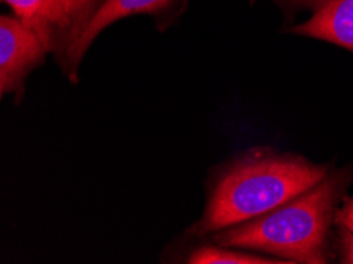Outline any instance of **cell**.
Wrapping results in <instances>:
<instances>
[{
	"label": "cell",
	"instance_id": "6da1fadb",
	"mask_svg": "<svg viewBox=\"0 0 353 264\" xmlns=\"http://www.w3.org/2000/svg\"><path fill=\"white\" fill-rule=\"evenodd\" d=\"M325 177V166L301 157L252 155L230 168L219 181L201 220V230L217 231L260 217L311 190Z\"/></svg>",
	"mask_w": 353,
	"mask_h": 264
},
{
	"label": "cell",
	"instance_id": "7a4b0ae2",
	"mask_svg": "<svg viewBox=\"0 0 353 264\" xmlns=\"http://www.w3.org/2000/svg\"><path fill=\"white\" fill-rule=\"evenodd\" d=\"M336 196L338 182L323 179L274 211L234 225L216 239L222 247L261 250L292 263L323 264L328 261L326 238Z\"/></svg>",
	"mask_w": 353,
	"mask_h": 264
},
{
	"label": "cell",
	"instance_id": "3957f363",
	"mask_svg": "<svg viewBox=\"0 0 353 264\" xmlns=\"http://www.w3.org/2000/svg\"><path fill=\"white\" fill-rule=\"evenodd\" d=\"M48 48L35 29L21 19L0 21V90L12 92L29 70L43 61Z\"/></svg>",
	"mask_w": 353,
	"mask_h": 264
},
{
	"label": "cell",
	"instance_id": "277c9868",
	"mask_svg": "<svg viewBox=\"0 0 353 264\" xmlns=\"http://www.w3.org/2000/svg\"><path fill=\"white\" fill-rule=\"evenodd\" d=\"M173 0H105L99 5L97 10L90 14L88 23L84 24L83 30L67 48V61L77 67L81 61L84 52L88 51L97 35L105 27L116 23L122 18L138 13H157L160 10L167 8Z\"/></svg>",
	"mask_w": 353,
	"mask_h": 264
},
{
	"label": "cell",
	"instance_id": "5b68a950",
	"mask_svg": "<svg viewBox=\"0 0 353 264\" xmlns=\"http://www.w3.org/2000/svg\"><path fill=\"white\" fill-rule=\"evenodd\" d=\"M293 34L334 43L353 52V0H328Z\"/></svg>",
	"mask_w": 353,
	"mask_h": 264
},
{
	"label": "cell",
	"instance_id": "8992f818",
	"mask_svg": "<svg viewBox=\"0 0 353 264\" xmlns=\"http://www.w3.org/2000/svg\"><path fill=\"white\" fill-rule=\"evenodd\" d=\"M97 3L99 0H46L43 23L51 37L52 30L61 32L68 48L83 30L90 14L97 10Z\"/></svg>",
	"mask_w": 353,
	"mask_h": 264
},
{
	"label": "cell",
	"instance_id": "52a82bcc",
	"mask_svg": "<svg viewBox=\"0 0 353 264\" xmlns=\"http://www.w3.org/2000/svg\"><path fill=\"white\" fill-rule=\"evenodd\" d=\"M187 263L190 264H282L288 261H277L271 258H261L239 253L234 250L216 249V247H203L192 253Z\"/></svg>",
	"mask_w": 353,
	"mask_h": 264
},
{
	"label": "cell",
	"instance_id": "ba28073f",
	"mask_svg": "<svg viewBox=\"0 0 353 264\" xmlns=\"http://www.w3.org/2000/svg\"><path fill=\"white\" fill-rule=\"evenodd\" d=\"M3 2H7L14 10L18 19L39 32L41 40L45 41L46 48L50 50L52 45V37L46 30L45 23H43V12H45L46 0H3Z\"/></svg>",
	"mask_w": 353,
	"mask_h": 264
},
{
	"label": "cell",
	"instance_id": "9c48e42d",
	"mask_svg": "<svg viewBox=\"0 0 353 264\" xmlns=\"http://www.w3.org/2000/svg\"><path fill=\"white\" fill-rule=\"evenodd\" d=\"M338 222L353 233V201H349L338 214Z\"/></svg>",
	"mask_w": 353,
	"mask_h": 264
},
{
	"label": "cell",
	"instance_id": "30bf717a",
	"mask_svg": "<svg viewBox=\"0 0 353 264\" xmlns=\"http://www.w3.org/2000/svg\"><path fill=\"white\" fill-rule=\"evenodd\" d=\"M344 249H345V261L353 264V233L347 230L344 238Z\"/></svg>",
	"mask_w": 353,
	"mask_h": 264
}]
</instances>
